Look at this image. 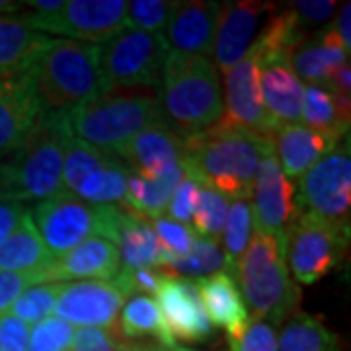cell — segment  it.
Listing matches in <instances>:
<instances>
[{
  "mask_svg": "<svg viewBox=\"0 0 351 351\" xmlns=\"http://www.w3.org/2000/svg\"><path fill=\"white\" fill-rule=\"evenodd\" d=\"M271 152V137L219 119L213 127L184 138L182 168L203 188L215 189L228 199H250L260 162Z\"/></svg>",
  "mask_w": 351,
  "mask_h": 351,
  "instance_id": "obj_1",
  "label": "cell"
},
{
  "mask_svg": "<svg viewBox=\"0 0 351 351\" xmlns=\"http://www.w3.org/2000/svg\"><path fill=\"white\" fill-rule=\"evenodd\" d=\"M160 88L164 123L180 137H193L225 115L223 86L211 57L170 51Z\"/></svg>",
  "mask_w": 351,
  "mask_h": 351,
  "instance_id": "obj_2",
  "label": "cell"
},
{
  "mask_svg": "<svg viewBox=\"0 0 351 351\" xmlns=\"http://www.w3.org/2000/svg\"><path fill=\"white\" fill-rule=\"evenodd\" d=\"M66 113H41L38 125L18 151L0 158V197L45 201L63 191Z\"/></svg>",
  "mask_w": 351,
  "mask_h": 351,
  "instance_id": "obj_3",
  "label": "cell"
},
{
  "mask_svg": "<svg viewBox=\"0 0 351 351\" xmlns=\"http://www.w3.org/2000/svg\"><path fill=\"white\" fill-rule=\"evenodd\" d=\"M71 133L113 152L147 127L162 123L158 88H117L66 113Z\"/></svg>",
  "mask_w": 351,
  "mask_h": 351,
  "instance_id": "obj_4",
  "label": "cell"
},
{
  "mask_svg": "<svg viewBox=\"0 0 351 351\" xmlns=\"http://www.w3.org/2000/svg\"><path fill=\"white\" fill-rule=\"evenodd\" d=\"M100 45L51 39L29 71L43 113H69L100 96Z\"/></svg>",
  "mask_w": 351,
  "mask_h": 351,
  "instance_id": "obj_5",
  "label": "cell"
},
{
  "mask_svg": "<svg viewBox=\"0 0 351 351\" xmlns=\"http://www.w3.org/2000/svg\"><path fill=\"white\" fill-rule=\"evenodd\" d=\"M234 281L252 318L267 320L274 326L297 311L301 291L291 279L285 262V242L269 234L254 232L242 254Z\"/></svg>",
  "mask_w": 351,
  "mask_h": 351,
  "instance_id": "obj_6",
  "label": "cell"
},
{
  "mask_svg": "<svg viewBox=\"0 0 351 351\" xmlns=\"http://www.w3.org/2000/svg\"><path fill=\"white\" fill-rule=\"evenodd\" d=\"M117 213L119 205H90L63 189L39 201L32 219L51 256L59 258L92 237L110 240Z\"/></svg>",
  "mask_w": 351,
  "mask_h": 351,
  "instance_id": "obj_7",
  "label": "cell"
},
{
  "mask_svg": "<svg viewBox=\"0 0 351 351\" xmlns=\"http://www.w3.org/2000/svg\"><path fill=\"white\" fill-rule=\"evenodd\" d=\"M168 55L162 34L123 29L100 45V94L117 88H158Z\"/></svg>",
  "mask_w": 351,
  "mask_h": 351,
  "instance_id": "obj_8",
  "label": "cell"
},
{
  "mask_svg": "<svg viewBox=\"0 0 351 351\" xmlns=\"http://www.w3.org/2000/svg\"><path fill=\"white\" fill-rule=\"evenodd\" d=\"M20 20L27 27L45 36L106 45L127 29L125 0H69L55 14L25 12Z\"/></svg>",
  "mask_w": 351,
  "mask_h": 351,
  "instance_id": "obj_9",
  "label": "cell"
},
{
  "mask_svg": "<svg viewBox=\"0 0 351 351\" xmlns=\"http://www.w3.org/2000/svg\"><path fill=\"white\" fill-rule=\"evenodd\" d=\"M299 211L316 215L330 225L350 232L351 156L350 143L336 145L308 172L299 178Z\"/></svg>",
  "mask_w": 351,
  "mask_h": 351,
  "instance_id": "obj_10",
  "label": "cell"
},
{
  "mask_svg": "<svg viewBox=\"0 0 351 351\" xmlns=\"http://www.w3.org/2000/svg\"><path fill=\"white\" fill-rule=\"evenodd\" d=\"M348 240L350 232L320 217L299 215L285 242V262L291 279L302 285H313L326 277L341 262Z\"/></svg>",
  "mask_w": 351,
  "mask_h": 351,
  "instance_id": "obj_11",
  "label": "cell"
},
{
  "mask_svg": "<svg viewBox=\"0 0 351 351\" xmlns=\"http://www.w3.org/2000/svg\"><path fill=\"white\" fill-rule=\"evenodd\" d=\"M250 197L256 232L287 242L289 230L301 211L297 205V186L281 170L274 152L260 162Z\"/></svg>",
  "mask_w": 351,
  "mask_h": 351,
  "instance_id": "obj_12",
  "label": "cell"
},
{
  "mask_svg": "<svg viewBox=\"0 0 351 351\" xmlns=\"http://www.w3.org/2000/svg\"><path fill=\"white\" fill-rule=\"evenodd\" d=\"M125 299V293L113 279L63 283L53 313L71 326L106 330L115 324Z\"/></svg>",
  "mask_w": 351,
  "mask_h": 351,
  "instance_id": "obj_13",
  "label": "cell"
},
{
  "mask_svg": "<svg viewBox=\"0 0 351 351\" xmlns=\"http://www.w3.org/2000/svg\"><path fill=\"white\" fill-rule=\"evenodd\" d=\"M276 10L269 2H223L213 43V63L219 73L240 63L254 47L267 14Z\"/></svg>",
  "mask_w": 351,
  "mask_h": 351,
  "instance_id": "obj_14",
  "label": "cell"
},
{
  "mask_svg": "<svg viewBox=\"0 0 351 351\" xmlns=\"http://www.w3.org/2000/svg\"><path fill=\"white\" fill-rule=\"evenodd\" d=\"M223 98H225L223 119L226 123L267 137H271L274 131L279 127L263 108L258 61L254 53H248L240 63L226 71Z\"/></svg>",
  "mask_w": 351,
  "mask_h": 351,
  "instance_id": "obj_15",
  "label": "cell"
},
{
  "mask_svg": "<svg viewBox=\"0 0 351 351\" xmlns=\"http://www.w3.org/2000/svg\"><path fill=\"white\" fill-rule=\"evenodd\" d=\"M113 154L125 164L131 174L152 182L182 164L184 137H180L162 121L137 133L117 147Z\"/></svg>",
  "mask_w": 351,
  "mask_h": 351,
  "instance_id": "obj_16",
  "label": "cell"
},
{
  "mask_svg": "<svg viewBox=\"0 0 351 351\" xmlns=\"http://www.w3.org/2000/svg\"><path fill=\"white\" fill-rule=\"evenodd\" d=\"M156 304L174 341H205L213 336V324L207 318L193 281L166 276L156 291Z\"/></svg>",
  "mask_w": 351,
  "mask_h": 351,
  "instance_id": "obj_17",
  "label": "cell"
},
{
  "mask_svg": "<svg viewBox=\"0 0 351 351\" xmlns=\"http://www.w3.org/2000/svg\"><path fill=\"white\" fill-rule=\"evenodd\" d=\"M41 113L29 73L0 80V158L10 156L24 145Z\"/></svg>",
  "mask_w": 351,
  "mask_h": 351,
  "instance_id": "obj_18",
  "label": "cell"
},
{
  "mask_svg": "<svg viewBox=\"0 0 351 351\" xmlns=\"http://www.w3.org/2000/svg\"><path fill=\"white\" fill-rule=\"evenodd\" d=\"M221 8L223 2L215 0L178 2L162 34L170 51L180 55L211 57Z\"/></svg>",
  "mask_w": 351,
  "mask_h": 351,
  "instance_id": "obj_19",
  "label": "cell"
},
{
  "mask_svg": "<svg viewBox=\"0 0 351 351\" xmlns=\"http://www.w3.org/2000/svg\"><path fill=\"white\" fill-rule=\"evenodd\" d=\"M256 61L265 112L276 125L299 123L304 84L295 75L291 57H265Z\"/></svg>",
  "mask_w": 351,
  "mask_h": 351,
  "instance_id": "obj_20",
  "label": "cell"
},
{
  "mask_svg": "<svg viewBox=\"0 0 351 351\" xmlns=\"http://www.w3.org/2000/svg\"><path fill=\"white\" fill-rule=\"evenodd\" d=\"M121 258L117 246L101 237H92L59 258L47 267L49 283H66L71 279L108 281L119 274Z\"/></svg>",
  "mask_w": 351,
  "mask_h": 351,
  "instance_id": "obj_21",
  "label": "cell"
},
{
  "mask_svg": "<svg viewBox=\"0 0 351 351\" xmlns=\"http://www.w3.org/2000/svg\"><path fill=\"white\" fill-rule=\"evenodd\" d=\"M271 141L277 162L289 180L301 178L322 156H326L336 145H339L301 123L279 125L274 131Z\"/></svg>",
  "mask_w": 351,
  "mask_h": 351,
  "instance_id": "obj_22",
  "label": "cell"
},
{
  "mask_svg": "<svg viewBox=\"0 0 351 351\" xmlns=\"http://www.w3.org/2000/svg\"><path fill=\"white\" fill-rule=\"evenodd\" d=\"M110 242L117 246L123 269H160L162 248L154 228L145 217L127 211L125 207H119Z\"/></svg>",
  "mask_w": 351,
  "mask_h": 351,
  "instance_id": "obj_23",
  "label": "cell"
},
{
  "mask_svg": "<svg viewBox=\"0 0 351 351\" xmlns=\"http://www.w3.org/2000/svg\"><path fill=\"white\" fill-rule=\"evenodd\" d=\"M193 285L199 293L207 318L215 326L225 328L226 336L237 334L248 324L250 316L240 295L239 285L230 274L221 271L215 276L195 279Z\"/></svg>",
  "mask_w": 351,
  "mask_h": 351,
  "instance_id": "obj_24",
  "label": "cell"
},
{
  "mask_svg": "<svg viewBox=\"0 0 351 351\" xmlns=\"http://www.w3.org/2000/svg\"><path fill=\"white\" fill-rule=\"evenodd\" d=\"M51 39L27 27L20 18L0 16V80L29 73Z\"/></svg>",
  "mask_w": 351,
  "mask_h": 351,
  "instance_id": "obj_25",
  "label": "cell"
},
{
  "mask_svg": "<svg viewBox=\"0 0 351 351\" xmlns=\"http://www.w3.org/2000/svg\"><path fill=\"white\" fill-rule=\"evenodd\" d=\"M348 59L350 51L343 47L334 27H324L318 36H314V39L304 41L293 53L291 64L301 82L324 86L334 71L348 64Z\"/></svg>",
  "mask_w": 351,
  "mask_h": 351,
  "instance_id": "obj_26",
  "label": "cell"
},
{
  "mask_svg": "<svg viewBox=\"0 0 351 351\" xmlns=\"http://www.w3.org/2000/svg\"><path fill=\"white\" fill-rule=\"evenodd\" d=\"M53 262V256L43 244L32 213L25 211L10 237L0 244V271L8 274H39Z\"/></svg>",
  "mask_w": 351,
  "mask_h": 351,
  "instance_id": "obj_27",
  "label": "cell"
},
{
  "mask_svg": "<svg viewBox=\"0 0 351 351\" xmlns=\"http://www.w3.org/2000/svg\"><path fill=\"white\" fill-rule=\"evenodd\" d=\"M184 168L182 164L174 166L158 180H141L138 176L131 174L127 180V191L123 197V207L127 211L141 215L145 219H158L168 207V201L172 197L178 184L184 180Z\"/></svg>",
  "mask_w": 351,
  "mask_h": 351,
  "instance_id": "obj_28",
  "label": "cell"
},
{
  "mask_svg": "<svg viewBox=\"0 0 351 351\" xmlns=\"http://www.w3.org/2000/svg\"><path fill=\"white\" fill-rule=\"evenodd\" d=\"M306 41V32L302 29L291 8H276L267 22L260 29L250 53L256 59L265 57H293V53Z\"/></svg>",
  "mask_w": 351,
  "mask_h": 351,
  "instance_id": "obj_29",
  "label": "cell"
},
{
  "mask_svg": "<svg viewBox=\"0 0 351 351\" xmlns=\"http://www.w3.org/2000/svg\"><path fill=\"white\" fill-rule=\"evenodd\" d=\"M277 351H339L338 338L313 314L295 311L277 336Z\"/></svg>",
  "mask_w": 351,
  "mask_h": 351,
  "instance_id": "obj_30",
  "label": "cell"
},
{
  "mask_svg": "<svg viewBox=\"0 0 351 351\" xmlns=\"http://www.w3.org/2000/svg\"><path fill=\"white\" fill-rule=\"evenodd\" d=\"M119 332L125 338H143L152 336L156 338L164 348H174L176 341L168 328L164 324L160 308L154 299L147 295H133L119 311Z\"/></svg>",
  "mask_w": 351,
  "mask_h": 351,
  "instance_id": "obj_31",
  "label": "cell"
},
{
  "mask_svg": "<svg viewBox=\"0 0 351 351\" xmlns=\"http://www.w3.org/2000/svg\"><path fill=\"white\" fill-rule=\"evenodd\" d=\"M301 119L304 121V127L332 138L334 143H339L341 138L348 137L350 131V123L341 121V117L338 115L332 92L320 84H306L304 88Z\"/></svg>",
  "mask_w": 351,
  "mask_h": 351,
  "instance_id": "obj_32",
  "label": "cell"
},
{
  "mask_svg": "<svg viewBox=\"0 0 351 351\" xmlns=\"http://www.w3.org/2000/svg\"><path fill=\"white\" fill-rule=\"evenodd\" d=\"M162 269L166 276L182 277V279H203V277L215 276L226 269L225 252L219 246V242L197 237L188 256L176 258L162 263Z\"/></svg>",
  "mask_w": 351,
  "mask_h": 351,
  "instance_id": "obj_33",
  "label": "cell"
},
{
  "mask_svg": "<svg viewBox=\"0 0 351 351\" xmlns=\"http://www.w3.org/2000/svg\"><path fill=\"white\" fill-rule=\"evenodd\" d=\"M254 232L250 199L237 197L228 203L225 228H223V252L226 260V274L234 277L242 254L246 252Z\"/></svg>",
  "mask_w": 351,
  "mask_h": 351,
  "instance_id": "obj_34",
  "label": "cell"
},
{
  "mask_svg": "<svg viewBox=\"0 0 351 351\" xmlns=\"http://www.w3.org/2000/svg\"><path fill=\"white\" fill-rule=\"evenodd\" d=\"M228 203H230V199L226 195L211 188L201 186L197 205H195L193 219H191L193 232L201 239L219 242V239L223 237V228H225Z\"/></svg>",
  "mask_w": 351,
  "mask_h": 351,
  "instance_id": "obj_35",
  "label": "cell"
},
{
  "mask_svg": "<svg viewBox=\"0 0 351 351\" xmlns=\"http://www.w3.org/2000/svg\"><path fill=\"white\" fill-rule=\"evenodd\" d=\"M63 289V283H43L34 285L24 291L16 301H14L10 314L20 318L27 326L38 324L41 320L49 318V314L55 308V302L59 299V293Z\"/></svg>",
  "mask_w": 351,
  "mask_h": 351,
  "instance_id": "obj_36",
  "label": "cell"
},
{
  "mask_svg": "<svg viewBox=\"0 0 351 351\" xmlns=\"http://www.w3.org/2000/svg\"><path fill=\"white\" fill-rule=\"evenodd\" d=\"M178 2L168 0H133L127 2V29L162 34Z\"/></svg>",
  "mask_w": 351,
  "mask_h": 351,
  "instance_id": "obj_37",
  "label": "cell"
},
{
  "mask_svg": "<svg viewBox=\"0 0 351 351\" xmlns=\"http://www.w3.org/2000/svg\"><path fill=\"white\" fill-rule=\"evenodd\" d=\"M152 228L158 237L160 242V248H162V267L164 262L168 260H176V258H184L188 256L193 242L197 239V234L193 232V228L189 225H182V223H176L170 217H158L152 221Z\"/></svg>",
  "mask_w": 351,
  "mask_h": 351,
  "instance_id": "obj_38",
  "label": "cell"
},
{
  "mask_svg": "<svg viewBox=\"0 0 351 351\" xmlns=\"http://www.w3.org/2000/svg\"><path fill=\"white\" fill-rule=\"evenodd\" d=\"M75 332V326L59 318H45L32 328L27 351H71Z\"/></svg>",
  "mask_w": 351,
  "mask_h": 351,
  "instance_id": "obj_39",
  "label": "cell"
},
{
  "mask_svg": "<svg viewBox=\"0 0 351 351\" xmlns=\"http://www.w3.org/2000/svg\"><path fill=\"white\" fill-rule=\"evenodd\" d=\"M230 351H277L276 326L267 320L250 318L240 332L228 336Z\"/></svg>",
  "mask_w": 351,
  "mask_h": 351,
  "instance_id": "obj_40",
  "label": "cell"
},
{
  "mask_svg": "<svg viewBox=\"0 0 351 351\" xmlns=\"http://www.w3.org/2000/svg\"><path fill=\"white\" fill-rule=\"evenodd\" d=\"M49 283L47 269L39 274H8L0 271V316L10 313L14 301L34 285Z\"/></svg>",
  "mask_w": 351,
  "mask_h": 351,
  "instance_id": "obj_41",
  "label": "cell"
},
{
  "mask_svg": "<svg viewBox=\"0 0 351 351\" xmlns=\"http://www.w3.org/2000/svg\"><path fill=\"white\" fill-rule=\"evenodd\" d=\"M199 188L201 186L195 180L184 176V180L178 184V188L174 189L172 197L168 201V207H166V213H168V217L172 221L182 223V225H189L191 223L195 205H197Z\"/></svg>",
  "mask_w": 351,
  "mask_h": 351,
  "instance_id": "obj_42",
  "label": "cell"
},
{
  "mask_svg": "<svg viewBox=\"0 0 351 351\" xmlns=\"http://www.w3.org/2000/svg\"><path fill=\"white\" fill-rule=\"evenodd\" d=\"M287 6L295 14L299 25L306 32L311 27H318L330 22L339 4L334 0H297L289 2Z\"/></svg>",
  "mask_w": 351,
  "mask_h": 351,
  "instance_id": "obj_43",
  "label": "cell"
},
{
  "mask_svg": "<svg viewBox=\"0 0 351 351\" xmlns=\"http://www.w3.org/2000/svg\"><path fill=\"white\" fill-rule=\"evenodd\" d=\"M32 328L14 314L0 316V351H27Z\"/></svg>",
  "mask_w": 351,
  "mask_h": 351,
  "instance_id": "obj_44",
  "label": "cell"
},
{
  "mask_svg": "<svg viewBox=\"0 0 351 351\" xmlns=\"http://www.w3.org/2000/svg\"><path fill=\"white\" fill-rule=\"evenodd\" d=\"M117 341L108 330L100 328H78L75 332L71 351H115Z\"/></svg>",
  "mask_w": 351,
  "mask_h": 351,
  "instance_id": "obj_45",
  "label": "cell"
},
{
  "mask_svg": "<svg viewBox=\"0 0 351 351\" xmlns=\"http://www.w3.org/2000/svg\"><path fill=\"white\" fill-rule=\"evenodd\" d=\"M24 213V203L8 199V197H0V244L10 237V232L18 226Z\"/></svg>",
  "mask_w": 351,
  "mask_h": 351,
  "instance_id": "obj_46",
  "label": "cell"
},
{
  "mask_svg": "<svg viewBox=\"0 0 351 351\" xmlns=\"http://www.w3.org/2000/svg\"><path fill=\"white\" fill-rule=\"evenodd\" d=\"M350 24H351V4L346 2L341 8H339L338 18H336V24L332 25L336 36L339 38V41L343 43V47L350 51L351 49V32H350Z\"/></svg>",
  "mask_w": 351,
  "mask_h": 351,
  "instance_id": "obj_47",
  "label": "cell"
},
{
  "mask_svg": "<svg viewBox=\"0 0 351 351\" xmlns=\"http://www.w3.org/2000/svg\"><path fill=\"white\" fill-rule=\"evenodd\" d=\"M328 90L330 92H338V94H348L351 92V69L350 63L339 66L338 71H334L332 76L328 78Z\"/></svg>",
  "mask_w": 351,
  "mask_h": 351,
  "instance_id": "obj_48",
  "label": "cell"
},
{
  "mask_svg": "<svg viewBox=\"0 0 351 351\" xmlns=\"http://www.w3.org/2000/svg\"><path fill=\"white\" fill-rule=\"evenodd\" d=\"M24 6L32 8L29 12L36 14H55L59 10H63L64 0H29V2H24Z\"/></svg>",
  "mask_w": 351,
  "mask_h": 351,
  "instance_id": "obj_49",
  "label": "cell"
},
{
  "mask_svg": "<svg viewBox=\"0 0 351 351\" xmlns=\"http://www.w3.org/2000/svg\"><path fill=\"white\" fill-rule=\"evenodd\" d=\"M115 351H172V348L152 346V343H117Z\"/></svg>",
  "mask_w": 351,
  "mask_h": 351,
  "instance_id": "obj_50",
  "label": "cell"
},
{
  "mask_svg": "<svg viewBox=\"0 0 351 351\" xmlns=\"http://www.w3.org/2000/svg\"><path fill=\"white\" fill-rule=\"evenodd\" d=\"M24 2H10V0H0V14H16L22 10Z\"/></svg>",
  "mask_w": 351,
  "mask_h": 351,
  "instance_id": "obj_51",
  "label": "cell"
},
{
  "mask_svg": "<svg viewBox=\"0 0 351 351\" xmlns=\"http://www.w3.org/2000/svg\"><path fill=\"white\" fill-rule=\"evenodd\" d=\"M172 351H195V350H189V348H182V346H174Z\"/></svg>",
  "mask_w": 351,
  "mask_h": 351,
  "instance_id": "obj_52",
  "label": "cell"
}]
</instances>
